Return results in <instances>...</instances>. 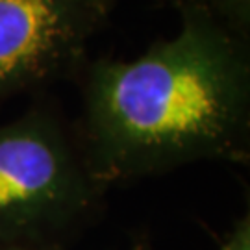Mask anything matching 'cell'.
<instances>
[{"label": "cell", "instance_id": "1", "mask_svg": "<svg viewBox=\"0 0 250 250\" xmlns=\"http://www.w3.org/2000/svg\"><path fill=\"white\" fill-rule=\"evenodd\" d=\"M178 15L176 34L143 54L82 69L74 130L106 189L195 161H249L250 39L184 0Z\"/></svg>", "mask_w": 250, "mask_h": 250}, {"label": "cell", "instance_id": "2", "mask_svg": "<svg viewBox=\"0 0 250 250\" xmlns=\"http://www.w3.org/2000/svg\"><path fill=\"white\" fill-rule=\"evenodd\" d=\"M107 189L76 130L39 104L0 123V245H63L91 223Z\"/></svg>", "mask_w": 250, "mask_h": 250}, {"label": "cell", "instance_id": "3", "mask_svg": "<svg viewBox=\"0 0 250 250\" xmlns=\"http://www.w3.org/2000/svg\"><path fill=\"white\" fill-rule=\"evenodd\" d=\"M109 9L99 0H0V102L80 72Z\"/></svg>", "mask_w": 250, "mask_h": 250}, {"label": "cell", "instance_id": "4", "mask_svg": "<svg viewBox=\"0 0 250 250\" xmlns=\"http://www.w3.org/2000/svg\"><path fill=\"white\" fill-rule=\"evenodd\" d=\"M209 13L226 28L250 37V0H184Z\"/></svg>", "mask_w": 250, "mask_h": 250}, {"label": "cell", "instance_id": "5", "mask_svg": "<svg viewBox=\"0 0 250 250\" xmlns=\"http://www.w3.org/2000/svg\"><path fill=\"white\" fill-rule=\"evenodd\" d=\"M132 250H152L150 245L145 241H137ZM219 250H250V217L245 215L232 226L226 233Z\"/></svg>", "mask_w": 250, "mask_h": 250}, {"label": "cell", "instance_id": "6", "mask_svg": "<svg viewBox=\"0 0 250 250\" xmlns=\"http://www.w3.org/2000/svg\"><path fill=\"white\" fill-rule=\"evenodd\" d=\"M0 250H65L63 245H32V243H9L0 245Z\"/></svg>", "mask_w": 250, "mask_h": 250}, {"label": "cell", "instance_id": "7", "mask_svg": "<svg viewBox=\"0 0 250 250\" xmlns=\"http://www.w3.org/2000/svg\"><path fill=\"white\" fill-rule=\"evenodd\" d=\"M99 2H104V4H107V6H111V2H113V0H99Z\"/></svg>", "mask_w": 250, "mask_h": 250}]
</instances>
